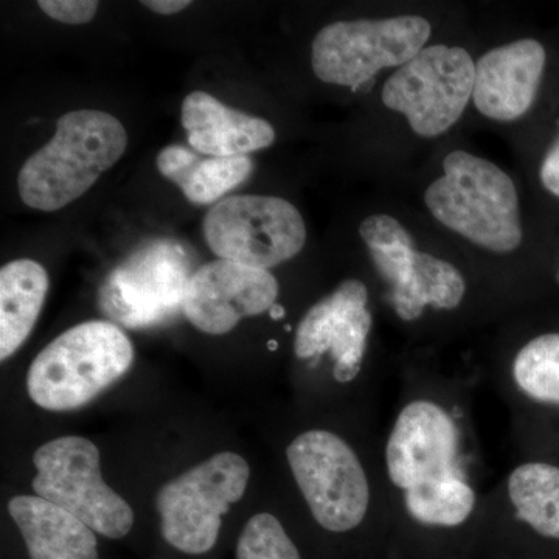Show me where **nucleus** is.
I'll return each mask as SVG.
<instances>
[{
    "instance_id": "obj_1",
    "label": "nucleus",
    "mask_w": 559,
    "mask_h": 559,
    "mask_svg": "<svg viewBox=\"0 0 559 559\" xmlns=\"http://www.w3.org/2000/svg\"><path fill=\"white\" fill-rule=\"evenodd\" d=\"M127 146V130L117 117L97 109L70 110L58 119L53 138L22 165V202L40 212L64 209L110 170Z\"/></svg>"
},
{
    "instance_id": "obj_2",
    "label": "nucleus",
    "mask_w": 559,
    "mask_h": 559,
    "mask_svg": "<svg viewBox=\"0 0 559 559\" xmlns=\"http://www.w3.org/2000/svg\"><path fill=\"white\" fill-rule=\"evenodd\" d=\"M443 170L425 193L433 218L492 252L520 248L524 234L513 179L498 165L466 151L448 154Z\"/></svg>"
},
{
    "instance_id": "obj_3",
    "label": "nucleus",
    "mask_w": 559,
    "mask_h": 559,
    "mask_svg": "<svg viewBox=\"0 0 559 559\" xmlns=\"http://www.w3.org/2000/svg\"><path fill=\"white\" fill-rule=\"evenodd\" d=\"M130 337L109 320H90L64 331L33 360L28 395L36 406L66 412L86 406L131 369Z\"/></svg>"
},
{
    "instance_id": "obj_4",
    "label": "nucleus",
    "mask_w": 559,
    "mask_h": 559,
    "mask_svg": "<svg viewBox=\"0 0 559 559\" xmlns=\"http://www.w3.org/2000/svg\"><path fill=\"white\" fill-rule=\"evenodd\" d=\"M191 260L178 241L139 246L103 282L98 307L110 322L132 330L164 325L183 312Z\"/></svg>"
},
{
    "instance_id": "obj_5",
    "label": "nucleus",
    "mask_w": 559,
    "mask_h": 559,
    "mask_svg": "<svg viewBox=\"0 0 559 559\" xmlns=\"http://www.w3.org/2000/svg\"><path fill=\"white\" fill-rule=\"evenodd\" d=\"M32 481L39 498L69 511L95 533L121 539L134 525V511L103 480L100 451L83 437H61L33 454Z\"/></svg>"
},
{
    "instance_id": "obj_6",
    "label": "nucleus",
    "mask_w": 559,
    "mask_h": 559,
    "mask_svg": "<svg viewBox=\"0 0 559 559\" xmlns=\"http://www.w3.org/2000/svg\"><path fill=\"white\" fill-rule=\"evenodd\" d=\"M430 33L421 16L333 22L312 40V70L323 83L358 90L381 70L417 57Z\"/></svg>"
},
{
    "instance_id": "obj_7",
    "label": "nucleus",
    "mask_w": 559,
    "mask_h": 559,
    "mask_svg": "<svg viewBox=\"0 0 559 559\" xmlns=\"http://www.w3.org/2000/svg\"><path fill=\"white\" fill-rule=\"evenodd\" d=\"M249 476L241 455L219 452L165 484L156 496L165 540L183 554L212 550L223 516L245 496Z\"/></svg>"
},
{
    "instance_id": "obj_8",
    "label": "nucleus",
    "mask_w": 559,
    "mask_h": 559,
    "mask_svg": "<svg viewBox=\"0 0 559 559\" xmlns=\"http://www.w3.org/2000/svg\"><path fill=\"white\" fill-rule=\"evenodd\" d=\"M205 242L221 260L255 270L285 263L307 242V226L296 205L277 197L235 194L205 215Z\"/></svg>"
},
{
    "instance_id": "obj_9",
    "label": "nucleus",
    "mask_w": 559,
    "mask_h": 559,
    "mask_svg": "<svg viewBox=\"0 0 559 559\" xmlns=\"http://www.w3.org/2000/svg\"><path fill=\"white\" fill-rule=\"evenodd\" d=\"M476 62L462 47H425L382 87V103L403 114L419 138L444 134L473 98Z\"/></svg>"
},
{
    "instance_id": "obj_10",
    "label": "nucleus",
    "mask_w": 559,
    "mask_h": 559,
    "mask_svg": "<svg viewBox=\"0 0 559 559\" xmlns=\"http://www.w3.org/2000/svg\"><path fill=\"white\" fill-rule=\"evenodd\" d=\"M289 468L323 528L349 532L366 518L370 487L358 455L330 430L300 433L288 451Z\"/></svg>"
},
{
    "instance_id": "obj_11",
    "label": "nucleus",
    "mask_w": 559,
    "mask_h": 559,
    "mask_svg": "<svg viewBox=\"0 0 559 559\" xmlns=\"http://www.w3.org/2000/svg\"><path fill=\"white\" fill-rule=\"evenodd\" d=\"M278 293L270 271L218 259L191 275L183 314L202 333L221 336L241 319L270 311Z\"/></svg>"
},
{
    "instance_id": "obj_12",
    "label": "nucleus",
    "mask_w": 559,
    "mask_h": 559,
    "mask_svg": "<svg viewBox=\"0 0 559 559\" xmlns=\"http://www.w3.org/2000/svg\"><path fill=\"white\" fill-rule=\"evenodd\" d=\"M369 290L360 280L341 283L330 296L318 301L301 319L294 337L299 359H312L330 352L336 381L358 377L371 330L367 308Z\"/></svg>"
},
{
    "instance_id": "obj_13",
    "label": "nucleus",
    "mask_w": 559,
    "mask_h": 559,
    "mask_svg": "<svg viewBox=\"0 0 559 559\" xmlns=\"http://www.w3.org/2000/svg\"><path fill=\"white\" fill-rule=\"evenodd\" d=\"M457 428L450 415L430 401L407 404L393 426L385 451L390 480L407 489L455 473Z\"/></svg>"
},
{
    "instance_id": "obj_14",
    "label": "nucleus",
    "mask_w": 559,
    "mask_h": 559,
    "mask_svg": "<svg viewBox=\"0 0 559 559\" xmlns=\"http://www.w3.org/2000/svg\"><path fill=\"white\" fill-rule=\"evenodd\" d=\"M547 55L536 39H520L487 51L476 62L473 102L488 119L524 117L538 95Z\"/></svg>"
},
{
    "instance_id": "obj_15",
    "label": "nucleus",
    "mask_w": 559,
    "mask_h": 559,
    "mask_svg": "<svg viewBox=\"0 0 559 559\" xmlns=\"http://www.w3.org/2000/svg\"><path fill=\"white\" fill-rule=\"evenodd\" d=\"M191 148L209 157L246 156L274 143L270 121L231 109L207 92H191L180 108Z\"/></svg>"
},
{
    "instance_id": "obj_16",
    "label": "nucleus",
    "mask_w": 559,
    "mask_h": 559,
    "mask_svg": "<svg viewBox=\"0 0 559 559\" xmlns=\"http://www.w3.org/2000/svg\"><path fill=\"white\" fill-rule=\"evenodd\" d=\"M9 511L32 559H100L94 530L49 500L16 496Z\"/></svg>"
},
{
    "instance_id": "obj_17",
    "label": "nucleus",
    "mask_w": 559,
    "mask_h": 559,
    "mask_svg": "<svg viewBox=\"0 0 559 559\" xmlns=\"http://www.w3.org/2000/svg\"><path fill=\"white\" fill-rule=\"evenodd\" d=\"M49 290V274L38 261H10L0 270V359L7 360L28 340Z\"/></svg>"
},
{
    "instance_id": "obj_18",
    "label": "nucleus",
    "mask_w": 559,
    "mask_h": 559,
    "mask_svg": "<svg viewBox=\"0 0 559 559\" xmlns=\"http://www.w3.org/2000/svg\"><path fill=\"white\" fill-rule=\"evenodd\" d=\"M157 170L179 187L187 200L205 205L218 201L249 178L248 156L201 157L186 146L168 145L157 154Z\"/></svg>"
},
{
    "instance_id": "obj_19",
    "label": "nucleus",
    "mask_w": 559,
    "mask_h": 559,
    "mask_svg": "<svg viewBox=\"0 0 559 559\" xmlns=\"http://www.w3.org/2000/svg\"><path fill=\"white\" fill-rule=\"evenodd\" d=\"M465 293V278L454 264L417 250L409 277L392 289L390 299L401 319L415 320L426 307L454 310Z\"/></svg>"
},
{
    "instance_id": "obj_20",
    "label": "nucleus",
    "mask_w": 559,
    "mask_h": 559,
    "mask_svg": "<svg viewBox=\"0 0 559 559\" xmlns=\"http://www.w3.org/2000/svg\"><path fill=\"white\" fill-rule=\"evenodd\" d=\"M509 496L518 520L546 538L559 539V468L525 463L511 473Z\"/></svg>"
},
{
    "instance_id": "obj_21",
    "label": "nucleus",
    "mask_w": 559,
    "mask_h": 559,
    "mask_svg": "<svg viewBox=\"0 0 559 559\" xmlns=\"http://www.w3.org/2000/svg\"><path fill=\"white\" fill-rule=\"evenodd\" d=\"M404 502L411 516L421 524L455 527L473 513L476 495L457 474H450L407 489Z\"/></svg>"
},
{
    "instance_id": "obj_22",
    "label": "nucleus",
    "mask_w": 559,
    "mask_h": 559,
    "mask_svg": "<svg viewBox=\"0 0 559 559\" xmlns=\"http://www.w3.org/2000/svg\"><path fill=\"white\" fill-rule=\"evenodd\" d=\"M359 235L381 277L392 289L403 285L409 277L417 253L409 231L393 216L373 215L360 223Z\"/></svg>"
},
{
    "instance_id": "obj_23",
    "label": "nucleus",
    "mask_w": 559,
    "mask_h": 559,
    "mask_svg": "<svg viewBox=\"0 0 559 559\" xmlns=\"http://www.w3.org/2000/svg\"><path fill=\"white\" fill-rule=\"evenodd\" d=\"M513 377L530 399L559 404V333L530 341L514 359Z\"/></svg>"
},
{
    "instance_id": "obj_24",
    "label": "nucleus",
    "mask_w": 559,
    "mask_h": 559,
    "mask_svg": "<svg viewBox=\"0 0 559 559\" xmlns=\"http://www.w3.org/2000/svg\"><path fill=\"white\" fill-rule=\"evenodd\" d=\"M237 559H301L288 533L277 518L260 513L250 518L242 528Z\"/></svg>"
},
{
    "instance_id": "obj_25",
    "label": "nucleus",
    "mask_w": 559,
    "mask_h": 559,
    "mask_svg": "<svg viewBox=\"0 0 559 559\" xmlns=\"http://www.w3.org/2000/svg\"><path fill=\"white\" fill-rule=\"evenodd\" d=\"M39 9L51 20L68 25H83L94 20L100 3L94 0H40Z\"/></svg>"
},
{
    "instance_id": "obj_26",
    "label": "nucleus",
    "mask_w": 559,
    "mask_h": 559,
    "mask_svg": "<svg viewBox=\"0 0 559 559\" xmlns=\"http://www.w3.org/2000/svg\"><path fill=\"white\" fill-rule=\"evenodd\" d=\"M540 182L554 197L559 198V135L540 165Z\"/></svg>"
},
{
    "instance_id": "obj_27",
    "label": "nucleus",
    "mask_w": 559,
    "mask_h": 559,
    "mask_svg": "<svg viewBox=\"0 0 559 559\" xmlns=\"http://www.w3.org/2000/svg\"><path fill=\"white\" fill-rule=\"evenodd\" d=\"M142 5L162 16H171V14L186 10L191 2L189 0H145Z\"/></svg>"
},
{
    "instance_id": "obj_28",
    "label": "nucleus",
    "mask_w": 559,
    "mask_h": 559,
    "mask_svg": "<svg viewBox=\"0 0 559 559\" xmlns=\"http://www.w3.org/2000/svg\"><path fill=\"white\" fill-rule=\"evenodd\" d=\"M271 318L274 320H280L285 316V310H283L282 305L275 304L274 307L270 310Z\"/></svg>"
},
{
    "instance_id": "obj_29",
    "label": "nucleus",
    "mask_w": 559,
    "mask_h": 559,
    "mask_svg": "<svg viewBox=\"0 0 559 559\" xmlns=\"http://www.w3.org/2000/svg\"><path fill=\"white\" fill-rule=\"evenodd\" d=\"M270 348H271V349H275V348H277V342H275V341H271V342H270Z\"/></svg>"
}]
</instances>
